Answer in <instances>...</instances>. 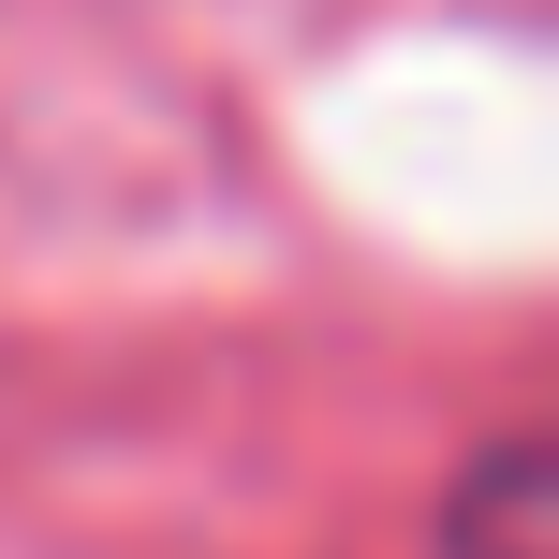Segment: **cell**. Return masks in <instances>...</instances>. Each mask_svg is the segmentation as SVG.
<instances>
[{
	"mask_svg": "<svg viewBox=\"0 0 559 559\" xmlns=\"http://www.w3.org/2000/svg\"><path fill=\"white\" fill-rule=\"evenodd\" d=\"M442 559H559V456L531 442V427H501V442L456 472Z\"/></svg>",
	"mask_w": 559,
	"mask_h": 559,
	"instance_id": "6da1fadb",
	"label": "cell"
}]
</instances>
